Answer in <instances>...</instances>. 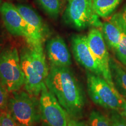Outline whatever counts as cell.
Instances as JSON below:
<instances>
[{
  "mask_svg": "<svg viewBox=\"0 0 126 126\" xmlns=\"http://www.w3.org/2000/svg\"><path fill=\"white\" fill-rule=\"evenodd\" d=\"M45 84L68 117H81L85 101L84 93L70 68L51 65Z\"/></svg>",
  "mask_w": 126,
  "mask_h": 126,
  "instance_id": "6da1fadb",
  "label": "cell"
},
{
  "mask_svg": "<svg viewBox=\"0 0 126 126\" xmlns=\"http://www.w3.org/2000/svg\"><path fill=\"white\" fill-rule=\"evenodd\" d=\"M19 56L25 77V91L33 96H38L49 72L43 47L28 46L23 48Z\"/></svg>",
  "mask_w": 126,
  "mask_h": 126,
  "instance_id": "7a4b0ae2",
  "label": "cell"
},
{
  "mask_svg": "<svg viewBox=\"0 0 126 126\" xmlns=\"http://www.w3.org/2000/svg\"><path fill=\"white\" fill-rule=\"evenodd\" d=\"M0 13L6 29L11 34L24 37L30 47H43L45 37L26 22L14 5L8 2L2 3Z\"/></svg>",
  "mask_w": 126,
  "mask_h": 126,
  "instance_id": "3957f363",
  "label": "cell"
},
{
  "mask_svg": "<svg viewBox=\"0 0 126 126\" xmlns=\"http://www.w3.org/2000/svg\"><path fill=\"white\" fill-rule=\"evenodd\" d=\"M0 81L9 93L19 91L24 86L20 56L15 47H7L0 53Z\"/></svg>",
  "mask_w": 126,
  "mask_h": 126,
  "instance_id": "277c9868",
  "label": "cell"
},
{
  "mask_svg": "<svg viewBox=\"0 0 126 126\" xmlns=\"http://www.w3.org/2000/svg\"><path fill=\"white\" fill-rule=\"evenodd\" d=\"M88 94L96 105L106 109L118 111L123 96L102 76L90 71L86 72Z\"/></svg>",
  "mask_w": 126,
  "mask_h": 126,
  "instance_id": "5b68a950",
  "label": "cell"
},
{
  "mask_svg": "<svg viewBox=\"0 0 126 126\" xmlns=\"http://www.w3.org/2000/svg\"><path fill=\"white\" fill-rule=\"evenodd\" d=\"M8 110L21 126H34L40 117L34 96L26 91L12 92L8 100Z\"/></svg>",
  "mask_w": 126,
  "mask_h": 126,
  "instance_id": "8992f818",
  "label": "cell"
},
{
  "mask_svg": "<svg viewBox=\"0 0 126 126\" xmlns=\"http://www.w3.org/2000/svg\"><path fill=\"white\" fill-rule=\"evenodd\" d=\"M65 18L68 22L78 29L89 26L100 28L103 25L94 11L92 0H68Z\"/></svg>",
  "mask_w": 126,
  "mask_h": 126,
  "instance_id": "52a82bcc",
  "label": "cell"
},
{
  "mask_svg": "<svg viewBox=\"0 0 126 126\" xmlns=\"http://www.w3.org/2000/svg\"><path fill=\"white\" fill-rule=\"evenodd\" d=\"M40 115L45 126H67L68 115L45 84L39 100Z\"/></svg>",
  "mask_w": 126,
  "mask_h": 126,
  "instance_id": "ba28073f",
  "label": "cell"
},
{
  "mask_svg": "<svg viewBox=\"0 0 126 126\" xmlns=\"http://www.w3.org/2000/svg\"><path fill=\"white\" fill-rule=\"evenodd\" d=\"M87 40L89 48L101 71L102 77L111 87L116 89L111 75L109 54L103 34L97 28H92L89 32Z\"/></svg>",
  "mask_w": 126,
  "mask_h": 126,
  "instance_id": "9c48e42d",
  "label": "cell"
},
{
  "mask_svg": "<svg viewBox=\"0 0 126 126\" xmlns=\"http://www.w3.org/2000/svg\"><path fill=\"white\" fill-rule=\"evenodd\" d=\"M71 46L75 59L88 71L102 76L98 64L93 56L88 43L87 36L76 34L71 39Z\"/></svg>",
  "mask_w": 126,
  "mask_h": 126,
  "instance_id": "30bf717a",
  "label": "cell"
},
{
  "mask_svg": "<svg viewBox=\"0 0 126 126\" xmlns=\"http://www.w3.org/2000/svg\"><path fill=\"white\" fill-rule=\"evenodd\" d=\"M46 51L51 65L69 67L71 64L70 51L65 41L60 36H55L47 42Z\"/></svg>",
  "mask_w": 126,
  "mask_h": 126,
  "instance_id": "8fae6325",
  "label": "cell"
},
{
  "mask_svg": "<svg viewBox=\"0 0 126 126\" xmlns=\"http://www.w3.org/2000/svg\"><path fill=\"white\" fill-rule=\"evenodd\" d=\"M102 34L104 39L112 50H116L123 31V26L120 22L118 13L115 14L108 21L102 25Z\"/></svg>",
  "mask_w": 126,
  "mask_h": 126,
  "instance_id": "7c38bea8",
  "label": "cell"
},
{
  "mask_svg": "<svg viewBox=\"0 0 126 126\" xmlns=\"http://www.w3.org/2000/svg\"><path fill=\"white\" fill-rule=\"evenodd\" d=\"M16 7L20 15L26 20V22L35 29L45 38L47 29L39 14L29 6L18 5Z\"/></svg>",
  "mask_w": 126,
  "mask_h": 126,
  "instance_id": "4fadbf2b",
  "label": "cell"
},
{
  "mask_svg": "<svg viewBox=\"0 0 126 126\" xmlns=\"http://www.w3.org/2000/svg\"><path fill=\"white\" fill-rule=\"evenodd\" d=\"M110 68L116 89L123 97L126 99V69L114 60H110Z\"/></svg>",
  "mask_w": 126,
  "mask_h": 126,
  "instance_id": "5bb4252c",
  "label": "cell"
},
{
  "mask_svg": "<svg viewBox=\"0 0 126 126\" xmlns=\"http://www.w3.org/2000/svg\"><path fill=\"white\" fill-rule=\"evenodd\" d=\"M121 0H92L93 8L99 16L107 18L113 13Z\"/></svg>",
  "mask_w": 126,
  "mask_h": 126,
  "instance_id": "9a60e30c",
  "label": "cell"
},
{
  "mask_svg": "<svg viewBox=\"0 0 126 126\" xmlns=\"http://www.w3.org/2000/svg\"><path fill=\"white\" fill-rule=\"evenodd\" d=\"M44 10L53 18H57L60 11V0H37Z\"/></svg>",
  "mask_w": 126,
  "mask_h": 126,
  "instance_id": "2e32d148",
  "label": "cell"
},
{
  "mask_svg": "<svg viewBox=\"0 0 126 126\" xmlns=\"http://www.w3.org/2000/svg\"><path fill=\"white\" fill-rule=\"evenodd\" d=\"M89 126H113L109 118L96 110H92L89 116Z\"/></svg>",
  "mask_w": 126,
  "mask_h": 126,
  "instance_id": "e0dca14e",
  "label": "cell"
},
{
  "mask_svg": "<svg viewBox=\"0 0 126 126\" xmlns=\"http://www.w3.org/2000/svg\"><path fill=\"white\" fill-rule=\"evenodd\" d=\"M117 59L126 67V32L123 31L118 46L115 50Z\"/></svg>",
  "mask_w": 126,
  "mask_h": 126,
  "instance_id": "ac0fdd59",
  "label": "cell"
},
{
  "mask_svg": "<svg viewBox=\"0 0 126 126\" xmlns=\"http://www.w3.org/2000/svg\"><path fill=\"white\" fill-rule=\"evenodd\" d=\"M0 126H21L17 123L7 109L0 111Z\"/></svg>",
  "mask_w": 126,
  "mask_h": 126,
  "instance_id": "d6986e66",
  "label": "cell"
},
{
  "mask_svg": "<svg viewBox=\"0 0 126 126\" xmlns=\"http://www.w3.org/2000/svg\"><path fill=\"white\" fill-rule=\"evenodd\" d=\"M8 100V92L0 81V111L7 109Z\"/></svg>",
  "mask_w": 126,
  "mask_h": 126,
  "instance_id": "ffe728a7",
  "label": "cell"
},
{
  "mask_svg": "<svg viewBox=\"0 0 126 126\" xmlns=\"http://www.w3.org/2000/svg\"><path fill=\"white\" fill-rule=\"evenodd\" d=\"M109 119L113 126H126V119L117 111H114L111 113Z\"/></svg>",
  "mask_w": 126,
  "mask_h": 126,
  "instance_id": "44dd1931",
  "label": "cell"
},
{
  "mask_svg": "<svg viewBox=\"0 0 126 126\" xmlns=\"http://www.w3.org/2000/svg\"><path fill=\"white\" fill-rule=\"evenodd\" d=\"M67 126H89L86 124L85 123L81 122L78 119H73L68 116Z\"/></svg>",
  "mask_w": 126,
  "mask_h": 126,
  "instance_id": "7402d4cb",
  "label": "cell"
},
{
  "mask_svg": "<svg viewBox=\"0 0 126 126\" xmlns=\"http://www.w3.org/2000/svg\"><path fill=\"white\" fill-rule=\"evenodd\" d=\"M119 14V20L123 26V31L126 32V7L124 8L122 12L118 13Z\"/></svg>",
  "mask_w": 126,
  "mask_h": 126,
  "instance_id": "603a6c76",
  "label": "cell"
},
{
  "mask_svg": "<svg viewBox=\"0 0 126 126\" xmlns=\"http://www.w3.org/2000/svg\"><path fill=\"white\" fill-rule=\"evenodd\" d=\"M117 112L126 119V99L123 97L122 99L120 108Z\"/></svg>",
  "mask_w": 126,
  "mask_h": 126,
  "instance_id": "cb8c5ba5",
  "label": "cell"
},
{
  "mask_svg": "<svg viewBox=\"0 0 126 126\" xmlns=\"http://www.w3.org/2000/svg\"><path fill=\"white\" fill-rule=\"evenodd\" d=\"M1 0H0V6H1Z\"/></svg>",
  "mask_w": 126,
  "mask_h": 126,
  "instance_id": "d4e9b609",
  "label": "cell"
}]
</instances>
